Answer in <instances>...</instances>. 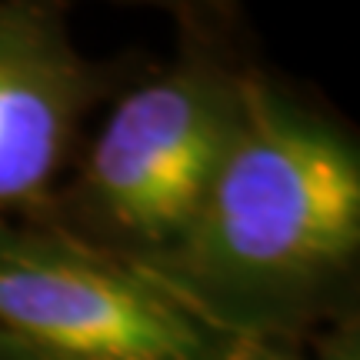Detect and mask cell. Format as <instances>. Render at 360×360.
Returning <instances> with one entry per match:
<instances>
[{
	"label": "cell",
	"instance_id": "obj_1",
	"mask_svg": "<svg viewBox=\"0 0 360 360\" xmlns=\"http://www.w3.org/2000/svg\"><path fill=\"white\" fill-rule=\"evenodd\" d=\"M157 274L237 340L304 347L357 310L354 130L260 67L191 227Z\"/></svg>",
	"mask_w": 360,
	"mask_h": 360
},
{
	"label": "cell",
	"instance_id": "obj_7",
	"mask_svg": "<svg viewBox=\"0 0 360 360\" xmlns=\"http://www.w3.org/2000/svg\"><path fill=\"white\" fill-rule=\"evenodd\" d=\"M0 360H24V357H20V354H13V350L0 340Z\"/></svg>",
	"mask_w": 360,
	"mask_h": 360
},
{
	"label": "cell",
	"instance_id": "obj_5",
	"mask_svg": "<svg viewBox=\"0 0 360 360\" xmlns=\"http://www.w3.org/2000/svg\"><path fill=\"white\" fill-rule=\"evenodd\" d=\"M307 360H360V310H350L344 317L321 327L304 344Z\"/></svg>",
	"mask_w": 360,
	"mask_h": 360
},
{
	"label": "cell",
	"instance_id": "obj_6",
	"mask_svg": "<svg viewBox=\"0 0 360 360\" xmlns=\"http://www.w3.org/2000/svg\"><path fill=\"white\" fill-rule=\"evenodd\" d=\"M233 360H307L304 347H287V344H257V340H247L240 354Z\"/></svg>",
	"mask_w": 360,
	"mask_h": 360
},
{
	"label": "cell",
	"instance_id": "obj_2",
	"mask_svg": "<svg viewBox=\"0 0 360 360\" xmlns=\"http://www.w3.org/2000/svg\"><path fill=\"white\" fill-rule=\"evenodd\" d=\"M174 20L170 60L147 64L110 101L94 141L34 214L150 270L180 247L260 74L237 7L180 4Z\"/></svg>",
	"mask_w": 360,
	"mask_h": 360
},
{
	"label": "cell",
	"instance_id": "obj_4",
	"mask_svg": "<svg viewBox=\"0 0 360 360\" xmlns=\"http://www.w3.org/2000/svg\"><path fill=\"white\" fill-rule=\"evenodd\" d=\"M147 64L77 51L67 7L0 0V217H34L80 154L87 117Z\"/></svg>",
	"mask_w": 360,
	"mask_h": 360
},
{
	"label": "cell",
	"instance_id": "obj_3",
	"mask_svg": "<svg viewBox=\"0 0 360 360\" xmlns=\"http://www.w3.org/2000/svg\"><path fill=\"white\" fill-rule=\"evenodd\" d=\"M0 340L24 360H233L247 344L157 270L40 217H0Z\"/></svg>",
	"mask_w": 360,
	"mask_h": 360
}]
</instances>
